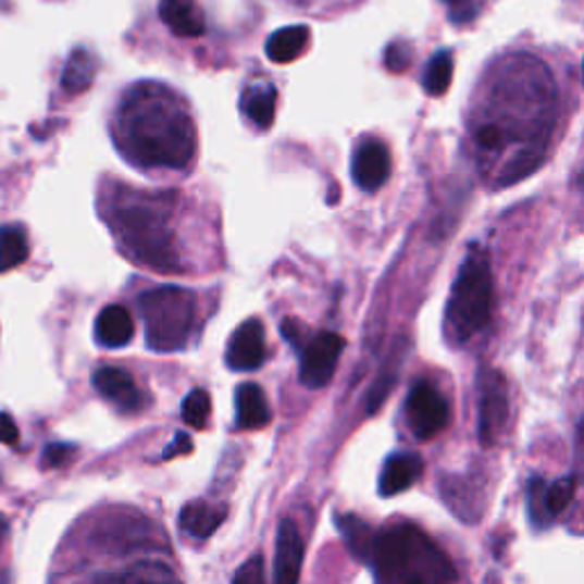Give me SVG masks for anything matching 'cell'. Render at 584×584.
I'll return each instance as SVG.
<instances>
[{
	"label": "cell",
	"mask_w": 584,
	"mask_h": 584,
	"mask_svg": "<svg viewBox=\"0 0 584 584\" xmlns=\"http://www.w3.org/2000/svg\"><path fill=\"white\" fill-rule=\"evenodd\" d=\"M484 101L473 124V145L482 158L511 151L498 185L517 183L544 160L557 112L555 80L539 58L511 55L496 69Z\"/></svg>",
	"instance_id": "cell-1"
},
{
	"label": "cell",
	"mask_w": 584,
	"mask_h": 584,
	"mask_svg": "<svg viewBox=\"0 0 584 584\" xmlns=\"http://www.w3.org/2000/svg\"><path fill=\"white\" fill-rule=\"evenodd\" d=\"M114 137L126 160L142 170H185L197 153L190 110L160 83H137L126 91Z\"/></svg>",
	"instance_id": "cell-2"
},
{
	"label": "cell",
	"mask_w": 584,
	"mask_h": 584,
	"mask_svg": "<svg viewBox=\"0 0 584 584\" xmlns=\"http://www.w3.org/2000/svg\"><path fill=\"white\" fill-rule=\"evenodd\" d=\"M174 203L170 192H145L114 188L108 195L105 218L116 243L137 265L160 274L181 272V256L174 236Z\"/></svg>",
	"instance_id": "cell-3"
},
{
	"label": "cell",
	"mask_w": 584,
	"mask_h": 584,
	"mask_svg": "<svg viewBox=\"0 0 584 584\" xmlns=\"http://www.w3.org/2000/svg\"><path fill=\"white\" fill-rule=\"evenodd\" d=\"M370 564L375 584H457L450 557L413 523L375 534Z\"/></svg>",
	"instance_id": "cell-4"
},
{
	"label": "cell",
	"mask_w": 584,
	"mask_h": 584,
	"mask_svg": "<svg viewBox=\"0 0 584 584\" xmlns=\"http://www.w3.org/2000/svg\"><path fill=\"white\" fill-rule=\"evenodd\" d=\"M494 309V278H490L488 256L473 247L465 256L457 282L450 293L446 311V332L455 345L469 343L490 320Z\"/></svg>",
	"instance_id": "cell-5"
},
{
	"label": "cell",
	"mask_w": 584,
	"mask_h": 584,
	"mask_svg": "<svg viewBox=\"0 0 584 584\" xmlns=\"http://www.w3.org/2000/svg\"><path fill=\"white\" fill-rule=\"evenodd\" d=\"M139 311L145 318L147 345L153 352H178L192 334L197 299L178 286L153 288L139 297Z\"/></svg>",
	"instance_id": "cell-6"
},
{
	"label": "cell",
	"mask_w": 584,
	"mask_h": 584,
	"mask_svg": "<svg viewBox=\"0 0 584 584\" xmlns=\"http://www.w3.org/2000/svg\"><path fill=\"white\" fill-rule=\"evenodd\" d=\"M509 420V388L498 370L480 372V440L496 446Z\"/></svg>",
	"instance_id": "cell-7"
},
{
	"label": "cell",
	"mask_w": 584,
	"mask_h": 584,
	"mask_svg": "<svg viewBox=\"0 0 584 584\" xmlns=\"http://www.w3.org/2000/svg\"><path fill=\"white\" fill-rule=\"evenodd\" d=\"M345 349V338L334 332H320L301 347L299 380L309 388H322L332 382L338 359Z\"/></svg>",
	"instance_id": "cell-8"
},
{
	"label": "cell",
	"mask_w": 584,
	"mask_h": 584,
	"mask_svg": "<svg viewBox=\"0 0 584 584\" xmlns=\"http://www.w3.org/2000/svg\"><path fill=\"white\" fill-rule=\"evenodd\" d=\"M407 418L409 427L420 440L436 436L450 420V407L432 384L420 382L411 388L407 397Z\"/></svg>",
	"instance_id": "cell-9"
},
{
	"label": "cell",
	"mask_w": 584,
	"mask_h": 584,
	"mask_svg": "<svg viewBox=\"0 0 584 584\" xmlns=\"http://www.w3.org/2000/svg\"><path fill=\"white\" fill-rule=\"evenodd\" d=\"M268 357L265 345V326L261 320H247L243 322L236 334L231 336L226 347V365L238 372H249L261 368Z\"/></svg>",
	"instance_id": "cell-10"
},
{
	"label": "cell",
	"mask_w": 584,
	"mask_h": 584,
	"mask_svg": "<svg viewBox=\"0 0 584 584\" xmlns=\"http://www.w3.org/2000/svg\"><path fill=\"white\" fill-rule=\"evenodd\" d=\"M390 153L388 149L377 142V139H368L363 142L352 160V176L355 183L365 192H375L390 176Z\"/></svg>",
	"instance_id": "cell-11"
},
{
	"label": "cell",
	"mask_w": 584,
	"mask_h": 584,
	"mask_svg": "<svg viewBox=\"0 0 584 584\" xmlns=\"http://www.w3.org/2000/svg\"><path fill=\"white\" fill-rule=\"evenodd\" d=\"M91 382H95V388L116 409L135 413L145 407V395L139 393L135 380L122 368H114V365L99 368Z\"/></svg>",
	"instance_id": "cell-12"
},
{
	"label": "cell",
	"mask_w": 584,
	"mask_h": 584,
	"mask_svg": "<svg viewBox=\"0 0 584 584\" xmlns=\"http://www.w3.org/2000/svg\"><path fill=\"white\" fill-rule=\"evenodd\" d=\"M303 564V539L293 521L278 525L274 555V584H299Z\"/></svg>",
	"instance_id": "cell-13"
},
{
	"label": "cell",
	"mask_w": 584,
	"mask_h": 584,
	"mask_svg": "<svg viewBox=\"0 0 584 584\" xmlns=\"http://www.w3.org/2000/svg\"><path fill=\"white\" fill-rule=\"evenodd\" d=\"M425 471V463L413 452H397L388 457L380 477V496L393 498L411 488Z\"/></svg>",
	"instance_id": "cell-14"
},
{
	"label": "cell",
	"mask_w": 584,
	"mask_h": 584,
	"mask_svg": "<svg viewBox=\"0 0 584 584\" xmlns=\"http://www.w3.org/2000/svg\"><path fill=\"white\" fill-rule=\"evenodd\" d=\"M160 21L178 37H201L206 33V16L197 0H160Z\"/></svg>",
	"instance_id": "cell-15"
},
{
	"label": "cell",
	"mask_w": 584,
	"mask_h": 584,
	"mask_svg": "<svg viewBox=\"0 0 584 584\" xmlns=\"http://www.w3.org/2000/svg\"><path fill=\"white\" fill-rule=\"evenodd\" d=\"M133 334H135L133 318L124 307H120V303H112V307H105L99 313L95 324V336L99 345L110 349L124 347L133 340Z\"/></svg>",
	"instance_id": "cell-16"
},
{
	"label": "cell",
	"mask_w": 584,
	"mask_h": 584,
	"mask_svg": "<svg viewBox=\"0 0 584 584\" xmlns=\"http://www.w3.org/2000/svg\"><path fill=\"white\" fill-rule=\"evenodd\" d=\"M226 521L224 505H210L206 500H192L181 511V527L188 532L192 539H208L215 530Z\"/></svg>",
	"instance_id": "cell-17"
},
{
	"label": "cell",
	"mask_w": 584,
	"mask_h": 584,
	"mask_svg": "<svg viewBox=\"0 0 584 584\" xmlns=\"http://www.w3.org/2000/svg\"><path fill=\"white\" fill-rule=\"evenodd\" d=\"M236 423L240 430H261L272 420L268 397L259 384H243L236 393Z\"/></svg>",
	"instance_id": "cell-18"
},
{
	"label": "cell",
	"mask_w": 584,
	"mask_h": 584,
	"mask_svg": "<svg viewBox=\"0 0 584 584\" xmlns=\"http://www.w3.org/2000/svg\"><path fill=\"white\" fill-rule=\"evenodd\" d=\"M240 108L247 120L261 131H268L274 122L276 112V89L268 80L251 83L240 99Z\"/></svg>",
	"instance_id": "cell-19"
},
{
	"label": "cell",
	"mask_w": 584,
	"mask_h": 584,
	"mask_svg": "<svg viewBox=\"0 0 584 584\" xmlns=\"http://www.w3.org/2000/svg\"><path fill=\"white\" fill-rule=\"evenodd\" d=\"M443 500L448 502L455 517L463 519L465 523H475L482 517V505H477L480 490L473 486V482H465L461 477H448L440 482Z\"/></svg>",
	"instance_id": "cell-20"
},
{
	"label": "cell",
	"mask_w": 584,
	"mask_h": 584,
	"mask_svg": "<svg viewBox=\"0 0 584 584\" xmlns=\"http://www.w3.org/2000/svg\"><path fill=\"white\" fill-rule=\"evenodd\" d=\"M95 76H97V58L80 46V49L72 51V55H69L64 64L62 89L69 97H78L91 87Z\"/></svg>",
	"instance_id": "cell-21"
},
{
	"label": "cell",
	"mask_w": 584,
	"mask_h": 584,
	"mask_svg": "<svg viewBox=\"0 0 584 584\" xmlns=\"http://www.w3.org/2000/svg\"><path fill=\"white\" fill-rule=\"evenodd\" d=\"M311 33L307 26H288L270 35L265 44V53L276 64H288L307 51Z\"/></svg>",
	"instance_id": "cell-22"
},
{
	"label": "cell",
	"mask_w": 584,
	"mask_h": 584,
	"mask_svg": "<svg viewBox=\"0 0 584 584\" xmlns=\"http://www.w3.org/2000/svg\"><path fill=\"white\" fill-rule=\"evenodd\" d=\"M338 532L343 534V539L359 562L370 564V555H372V544H375V532L372 527L361 521L355 513H343V517H336Z\"/></svg>",
	"instance_id": "cell-23"
},
{
	"label": "cell",
	"mask_w": 584,
	"mask_h": 584,
	"mask_svg": "<svg viewBox=\"0 0 584 584\" xmlns=\"http://www.w3.org/2000/svg\"><path fill=\"white\" fill-rule=\"evenodd\" d=\"M28 259V240L21 226H0V272L18 268Z\"/></svg>",
	"instance_id": "cell-24"
},
{
	"label": "cell",
	"mask_w": 584,
	"mask_h": 584,
	"mask_svg": "<svg viewBox=\"0 0 584 584\" xmlns=\"http://www.w3.org/2000/svg\"><path fill=\"white\" fill-rule=\"evenodd\" d=\"M452 53L450 51H438L427 69H425V76H423V87L427 95L432 97H440L446 95V89L450 87L452 83Z\"/></svg>",
	"instance_id": "cell-25"
},
{
	"label": "cell",
	"mask_w": 584,
	"mask_h": 584,
	"mask_svg": "<svg viewBox=\"0 0 584 584\" xmlns=\"http://www.w3.org/2000/svg\"><path fill=\"white\" fill-rule=\"evenodd\" d=\"M116 584H181V580L167 564L145 562L126 571Z\"/></svg>",
	"instance_id": "cell-26"
},
{
	"label": "cell",
	"mask_w": 584,
	"mask_h": 584,
	"mask_svg": "<svg viewBox=\"0 0 584 584\" xmlns=\"http://www.w3.org/2000/svg\"><path fill=\"white\" fill-rule=\"evenodd\" d=\"M575 490H577V480L573 475L559 477L557 482H552L550 486H546L544 502H546L548 517H559V513L567 511V507L575 498Z\"/></svg>",
	"instance_id": "cell-27"
},
{
	"label": "cell",
	"mask_w": 584,
	"mask_h": 584,
	"mask_svg": "<svg viewBox=\"0 0 584 584\" xmlns=\"http://www.w3.org/2000/svg\"><path fill=\"white\" fill-rule=\"evenodd\" d=\"M210 409H213V405H210V395L208 390L203 388H195L188 397L183 400V420L188 423L190 427H206L208 418H210Z\"/></svg>",
	"instance_id": "cell-28"
},
{
	"label": "cell",
	"mask_w": 584,
	"mask_h": 584,
	"mask_svg": "<svg viewBox=\"0 0 584 584\" xmlns=\"http://www.w3.org/2000/svg\"><path fill=\"white\" fill-rule=\"evenodd\" d=\"M544 494H546L544 480H539V477L530 480V484H527V502H530V513H532L534 525H544L548 521Z\"/></svg>",
	"instance_id": "cell-29"
},
{
	"label": "cell",
	"mask_w": 584,
	"mask_h": 584,
	"mask_svg": "<svg viewBox=\"0 0 584 584\" xmlns=\"http://www.w3.org/2000/svg\"><path fill=\"white\" fill-rule=\"evenodd\" d=\"M384 64H386L388 72H393V74L407 72L409 64H411V49H409V44H405V41H393L388 46V49H386V53H384Z\"/></svg>",
	"instance_id": "cell-30"
},
{
	"label": "cell",
	"mask_w": 584,
	"mask_h": 584,
	"mask_svg": "<svg viewBox=\"0 0 584 584\" xmlns=\"http://www.w3.org/2000/svg\"><path fill=\"white\" fill-rule=\"evenodd\" d=\"M233 584H265V562L261 555L249 557L247 562L238 569Z\"/></svg>",
	"instance_id": "cell-31"
},
{
	"label": "cell",
	"mask_w": 584,
	"mask_h": 584,
	"mask_svg": "<svg viewBox=\"0 0 584 584\" xmlns=\"http://www.w3.org/2000/svg\"><path fill=\"white\" fill-rule=\"evenodd\" d=\"M74 452H76L74 446H66V443H53V446L44 450V465H49V469H58V465L72 459Z\"/></svg>",
	"instance_id": "cell-32"
},
{
	"label": "cell",
	"mask_w": 584,
	"mask_h": 584,
	"mask_svg": "<svg viewBox=\"0 0 584 584\" xmlns=\"http://www.w3.org/2000/svg\"><path fill=\"white\" fill-rule=\"evenodd\" d=\"M282 334H284V338L293 345V347H297V349H301L303 347V343H307V340H303V334H307V330H303V326L297 322V320H286L284 324H282Z\"/></svg>",
	"instance_id": "cell-33"
},
{
	"label": "cell",
	"mask_w": 584,
	"mask_h": 584,
	"mask_svg": "<svg viewBox=\"0 0 584 584\" xmlns=\"http://www.w3.org/2000/svg\"><path fill=\"white\" fill-rule=\"evenodd\" d=\"M18 440V427L14 423V418L10 413L0 411V443H5V446H14Z\"/></svg>",
	"instance_id": "cell-34"
},
{
	"label": "cell",
	"mask_w": 584,
	"mask_h": 584,
	"mask_svg": "<svg viewBox=\"0 0 584 584\" xmlns=\"http://www.w3.org/2000/svg\"><path fill=\"white\" fill-rule=\"evenodd\" d=\"M192 452V438L188 434L178 432L172 446L165 450V455H162V459H174V457H181V455H188Z\"/></svg>",
	"instance_id": "cell-35"
},
{
	"label": "cell",
	"mask_w": 584,
	"mask_h": 584,
	"mask_svg": "<svg viewBox=\"0 0 584 584\" xmlns=\"http://www.w3.org/2000/svg\"><path fill=\"white\" fill-rule=\"evenodd\" d=\"M443 3H448V5L455 10L452 18L459 21V23L473 18V14H475V10H473V5H471V0H443Z\"/></svg>",
	"instance_id": "cell-36"
},
{
	"label": "cell",
	"mask_w": 584,
	"mask_h": 584,
	"mask_svg": "<svg viewBox=\"0 0 584 584\" xmlns=\"http://www.w3.org/2000/svg\"><path fill=\"white\" fill-rule=\"evenodd\" d=\"M293 3H303V0H293Z\"/></svg>",
	"instance_id": "cell-37"
}]
</instances>
